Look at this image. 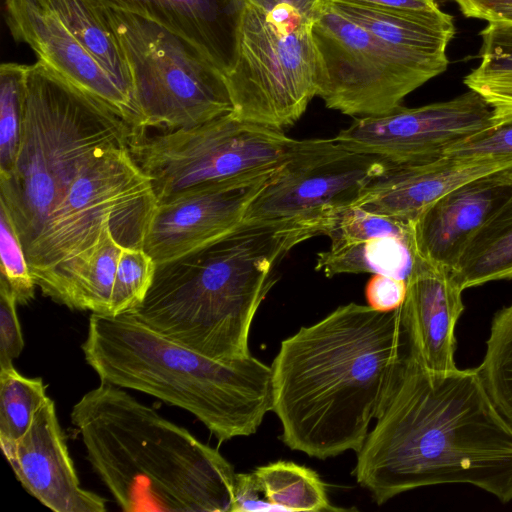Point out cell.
<instances>
[{
  "instance_id": "36",
  "label": "cell",
  "mask_w": 512,
  "mask_h": 512,
  "mask_svg": "<svg viewBox=\"0 0 512 512\" xmlns=\"http://www.w3.org/2000/svg\"><path fill=\"white\" fill-rule=\"evenodd\" d=\"M407 280L384 274H373L365 288L367 305L380 312H390L403 304Z\"/></svg>"
},
{
  "instance_id": "14",
  "label": "cell",
  "mask_w": 512,
  "mask_h": 512,
  "mask_svg": "<svg viewBox=\"0 0 512 512\" xmlns=\"http://www.w3.org/2000/svg\"><path fill=\"white\" fill-rule=\"evenodd\" d=\"M279 168L251 173L157 204L142 249L156 264H162L231 233L242 224L249 206Z\"/></svg>"
},
{
  "instance_id": "28",
  "label": "cell",
  "mask_w": 512,
  "mask_h": 512,
  "mask_svg": "<svg viewBox=\"0 0 512 512\" xmlns=\"http://www.w3.org/2000/svg\"><path fill=\"white\" fill-rule=\"evenodd\" d=\"M476 370L494 406L512 426V302L494 315Z\"/></svg>"
},
{
  "instance_id": "4",
  "label": "cell",
  "mask_w": 512,
  "mask_h": 512,
  "mask_svg": "<svg viewBox=\"0 0 512 512\" xmlns=\"http://www.w3.org/2000/svg\"><path fill=\"white\" fill-rule=\"evenodd\" d=\"M86 457L127 512H231L236 472L215 448L101 382L73 406Z\"/></svg>"
},
{
  "instance_id": "20",
  "label": "cell",
  "mask_w": 512,
  "mask_h": 512,
  "mask_svg": "<svg viewBox=\"0 0 512 512\" xmlns=\"http://www.w3.org/2000/svg\"><path fill=\"white\" fill-rule=\"evenodd\" d=\"M39 6L29 46L38 60L70 85L112 110L139 134L143 133L142 115L136 101L47 6Z\"/></svg>"
},
{
  "instance_id": "22",
  "label": "cell",
  "mask_w": 512,
  "mask_h": 512,
  "mask_svg": "<svg viewBox=\"0 0 512 512\" xmlns=\"http://www.w3.org/2000/svg\"><path fill=\"white\" fill-rule=\"evenodd\" d=\"M326 1L376 37L404 51L446 54V48L455 34L452 16L440 8L435 11L409 12Z\"/></svg>"
},
{
  "instance_id": "26",
  "label": "cell",
  "mask_w": 512,
  "mask_h": 512,
  "mask_svg": "<svg viewBox=\"0 0 512 512\" xmlns=\"http://www.w3.org/2000/svg\"><path fill=\"white\" fill-rule=\"evenodd\" d=\"M264 500L273 511H342L334 507L317 472L291 461H276L253 472Z\"/></svg>"
},
{
  "instance_id": "5",
  "label": "cell",
  "mask_w": 512,
  "mask_h": 512,
  "mask_svg": "<svg viewBox=\"0 0 512 512\" xmlns=\"http://www.w3.org/2000/svg\"><path fill=\"white\" fill-rule=\"evenodd\" d=\"M82 351L100 382L154 396L201 421L219 442L254 434L272 410V369L252 356L221 361L128 312L91 314Z\"/></svg>"
},
{
  "instance_id": "19",
  "label": "cell",
  "mask_w": 512,
  "mask_h": 512,
  "mask_svg": "<svg viewBox=\"0 0 512 512\" xmlns=\"http://www.w3.org/2000/svg\"><path fill=\"white\" fill-rule=\"evenodd\" d=\"M148 19L199 49L225 76L239 49L245 0H98Z\"/></svg>"
},
{
  "instance_id": "37",
  "label": "cell",
  "mask_w": 512,
  "mask_h": 512,
  "mask_svg": "<svg viewBox=\"0 0 512 512\" xmlns=\"http://www.w3.org/2000/svg\"><path fill=\"white\" fill-rule=\"evenodd\" d=\"M6 22L13 39L28 46L40 6L39 0H5Z\"/></svg>"
},
{
  "instance_id": "24",
  "label": "cell",
  "mask_w": 512,
  "mask_h": 512,
  "mask_svg": "<svg viewBox=\"0 0 512 512\" xmlns=\"http://www.w3.org/2000/svg\"><path fill=\"white\" fill-rule=\"evenodd\" d=\"M39 4L47 6L73 37L101 63L120 87L135 100L128 64L114 29L99 1L39 0Z\"/></svg>"
},
{
  "instance_id": "16",
  "label": "cell",
  "mask_w": 512,
  "mask_h": 512,
  "mask_svg": "<svg viewBox=\"0 0 512 512\" xmlns=\"http://www.w3.org/2000/svg\"><path fill=\"white\" fill-rule=\"evenodd\" d=\"M511 196L512 166L451 189L412 222L416 255L452 271L471 238Z\"/></svg>"
},
{
  "instance_id": "12",
  "label": "cell",
  "mask_w": 512,
  "mask_h": 512,
  "mask_svg": "<svg viewBox=\"0 0 512 512\" xmlns=\"http://www.w3.org/2000/svg\"><path fill=\"white\" fill-rule=\"evenodd\" d=\"M394 164L344 149L334 138L279 168L251 203L243 224L328 221L353 204L374 178Z\"/></svg>"
},
{
  "instance_id": "15",
  "label": "cell",
  "mask_w": 512,
  "mask_h": 512,
  "mask_svg": "<svg viewBox=\"0 0 512 512\" xmlns=\"http://www.w3.org/2000/svg\"><path fill=\"white\" fill-rule=\"evenodd\" d=\"M3 454L24 489L50 510L106 511V499L81 487L49 396L28 431Z\"/></svg>"
},
{
  "instance_id": "29",
  "label": "cell",
  "mask_w": 512,
  "mask_h": 512,
  "mask_svg": "<svg viewBox=\"0 0 512 512\" xmlns=\"http://www.w3.org/2000/svg\"><path fill=\"white\" fill-rule=\"evenodd\" d=\"M28 66L3 63L0 67V178L13 171L21 144Z\"/></svg>"
},
{
  "instance_id": "9",
  "label": "cell",
  "mask_w": 512,
  "mask_h": 512,
  "mask_svg": "<svg viewBox=\"0 0 512 512\" xmlns=\"http://www.w3.org/2000/svg\"><path fill=\"white\" fill-rule=\"evenodd\" d=\"M102 7L128 64L144 132L191 128L233 112L226 76L199 49L148 19Z\"/></svg>"
},
{
  "instance_id": "7",
  "label": "cell",
  "mask_w": 512,
  "mask_h": 512,
  "mask_svg": "<svg viewBox=\"0 0 512 512\" xmlns=\"http://www.w3.org/2000/svg\"><path fill=\"white\" fill-rule=\"evenodd\" d=\"M328 139L298 140L229 113L191 128L138 134L130 153L157 204L251 173L279 168Z\"/></svg>"
},
{
  "instance_id": "27",
  "label": "cell",
  "mask_w": 512,
  "mask_h": 512,
  "mask_svg": "<svg viewBox=\"0 0 512 512\" xmlns=\"http://www.w3.org/2000/svg\"><path fill=\"white\" fill-rule=\"evenodd\" d=\"M40 377H26L14 366L0 368V444L3 453L28 431L48 398Z\"/></svg>"
},
{
  "instance_id": "11",
  "label": "cell",
  "mask_w": 512,
  "mask_h": 512,
  "mask_svg": "<svg viewBox=\"0 0 512 512\" xmlns=\"http://www.w3.org/2000/svg\"><path fill=\"white\" fill-rule=\"evenodd\" d=\"M318 91L325 106L352 117L386 114L449 64L446 54L393 47L323 0L311 22Z\"/></svg>"
},
{
  "instance_id": "39",
  "label": "cell",
  "mask_w": 512,
  "mask_h": 512,
  "mask_svg": "<svg viewBox=\"0 0 512 512\" xmlns=\"http://www.w3.org/2000/svg\"><path fill=\"white\" fill-rule=\"evenodd\" d=\"M469 18L490 21L498 13L512 9V0H455Z\"/></svg>"
},
{
  "instance_id": "10",
  "label": "cell",
  "mask_w": 512,
  "mask_h": 512,
  "mask_svg": "<svg viewBox=\"0 0 512 512\" xmlns=\"http://www.w3.org/2000/svg\"><path fill=\"white\" fill-rule=\"evenodd\" d=\"M156 205L150 180L129 148L97 154L80 170L26 249L32 276L89 249L108 227L121 246L142 248Z\"/></svg>"
},
{
  "instance_id": "17",
  "label": "cell",
  "mask_w": 512,
  "mask_h": 512,
  "mask_svg": "<svg viewBox=\"0 0 512 512\" xmlns=\"http://www.w3.org/2000/svg\"><path fill=\"white\" fill-rule=\"evenodd\" d=\"M462 292L451 271L415 256L399 309L411 353L431 371L457 368L455 328L465 308Z\"/></svg>"
},
{
  "instance_id": "6",
  "label": "cell",
  "mask_w": 512,
  "mask_h": 512,
  "mask_svg": "<svg viewBox=\"0 0 512 512\" xmlns=\"http://www.w3.org/2000/svg\"><path fill=\"white\" fill-rule=\"evenodd\" d=\"M138 134L42 61L28 66L20 148L11 174L0 178V203L24 251L80 170L107 149L129 148Z\"/></svg>"
},
{
  "instance_id": "25",
  "label": "cell",
  "mask_w": 512,
  "mask_h": 512,
  "mask_svg": "<svg viewBox=\"0 0 512 512\" xmlns=\"http://www.w3.org/2000/svg\"><path fill=\"white\" fill-rule=\"evenodd\" d=\"M451 275L463 291L512 279V196L471 238Z\"/></svg>"
},
{
  "instance_id": "3",
  "label": "cell",
  "mask_w": 512,
  "mask_h": 512,
  "mask_svg": "<svg viewBox=\"0 0 512 512\" xmlns=\"http://www.w3.org/2000/svg\"><path fill=\"white\" fill-rule=\"evenodd\" d=\"M324 229L322 221L242 223L203 248L156 264L144 299L127 312L210 358H246L251 325L276 282V267Z\"/></svg>"
},
{
  "instance_id": "35",
  "label": "cell",
  "mask_w": 512,
  "mask_h": 512,
  "mask_svg": "<svg viewBox=\"0 0 512 512\" xmlns=\"http://www.w3.org/2000/svg\"><path fill=\"white\" fill-rule=\"evenodd\" d=\"M17 305L11 290L0 283V368L13 366L24 348Z\"/></svg>"
},
{
  "instance_id": "30",
  "label": "cell",
  "mask_w": 512,
  "mask_h": 512,
  "mask_svg": "<svg viewBox=\"0 0 512 512\" xmlns=\"http://www.w3.org/2000/svg\"><path fill=\"white\" fill-rule=\"evenodd\" d=\"M0 283L13 293L19 305L35 295L36 283L22 241L6 207L0 203Z\"/></svg>"
},
{
  "instance_id": "33",
  "label": "cell",
  "mask_w": 512,
  "mask_h": 512,
  "mask_svg": "<svg viewBox=\"0 0 512 512\" xmlns=\"http://www.w3.org/2000/svg\"><path fill=\"white\" fill-rule=\"evenodd\" d=\"M480 36L481 63L471 72L482 76L512 72V22L489 21Z\"/></svg>"
},
{
  "instance_id": "40",
  "label": "cell",
  "mask_w": 512,
  "mask_h": 512,
  "mask_svg": "<svg viewBox=\"0 0 512 512\" xmlns=\"http://www.w3.org/2000/svg\"><path fill=\"white\" fill-rule=\"evenodd\" d=\"M358 4L378 9L427 12L438 10L435 0H331Z\"/></svg>"
},
{
  "instance_id": "34",
  "label": "cell",
  "mask_w": 512,
  "mask_h": 512,
  "mask_svg": "<svg viewBox=\"0 0 512 512\" xmlns=\"http://www.w3.org/2000/svg\"><path fill=\"white\" fill-rule=\"evenodd\" d=\"M464 84L492 107L495 124L512 118V72L485 76L470 72Z\"/></svg>"
},
{
  "instance_id": "41",
  "label": "cell",
  "mask_w": 512,
  "mask_h": 512,
  "mask_svg": "<svg viewBox=\"0 0 512 512\" xmlns=\"http://www.w3.org/2000/svg\"><path fill=\"white\" fill-rule=\"evenodd\" d=\"M265 10H272L280 6H288L298 11L303 16L313 19L320 10L323 0H245Z\"/></svg>"
},
{
  "instance_id": "13",
  "label": "cell",
  "mask_w": 512,
  "mask_h": 512,
  "mask_svg": "<svg viewBox=\"0 0 512 512\" xmlns=\"http://www.w3.org/2000/svg\"><path fill=\"white\" fill-rule=\"evenodd\" d=\"M493 125L492 107L469 89L451 100L357 117L334 139L348 151L405 165L444 156L452 146Z\"/></svg>"
},
{
  "instance_id": "1",
  "label": "cell",
  "mask_w": 512,
  "mask_h": 512,
  "mask_svg": "<svg viewBox=\"0 0 512 512\" xmlns=\"http://www.w3.org/2000/svg\"><path fill=\"white\" fill-rule=\"evenodd\" d=\"M375 419L353 474L378 505L440 484L512 500V426L476 368L431 371L410 350Z\"/></svg>"
},
{
  "instance_id": "32",
  "label": "cell",
  "mask_w": 512,
  "mask_h": 512,
  "mask_svg": "<svg viewBox=\"0 0 512 512\" xmlns=\"http://www.w3.org/2000/svg\"><path fill=\"white\" fill-rule=\"evenodd\" d=\"M445 155L512 163V118L467 137Z\"/></svg>"
},
{
  "instance_id": "8",
  "label": "cell",
  "mask_w": 512,
  "mask_h": 512,
  "mask_svg": "<svg viewBox=\"0 0 512 512\" xmlns=\"http://www.w3.org/2000/svg\"><path fill=\"white\" fill-rule=\"evenodd\" d=\"M311 22L288 6L246 2L237 61L226 76L234 116L278 130L302 117L318 91Z\"/></svg>"
},
{
  "instance_id": "38",
  "label": "cell",
  "mask_w": 512,
  "mask_h": 512,
  "mask_svg": "<svg viewBox=\"0 0 512 512\" xmlns=\"http://www.w3.org/2000/svg\"><path fill=\"white\" fill-rule=\"evenodd\" d=\"M273 511L261 495L253 473H236L231 512Z\"/></svg>"
},
{
  "instance_id": "31",
  "label": "cell",
  "mask_w": 512,
  "mask_h": 512,
  "mask_svg": "<svg viewBox=\"0 0 512 512\" xmlns=\"http://www.w3.org/2000/svg\"><path fill=\"white\" fill-rule=\"evenodd\" d=\"M156 263L142 248L122 247L113 290L114 316L127 312L144 299Z\"/></svg>"
},
{
  "instance_id": "2",
  "label": "cell",
  "mask_w": 512,
  "mask_h": 512,
  "mask_svg": "<svg viewBox=\"0 0 512 512\" xmlns=\"http://www.w3.org/2000/svg\"><path fill=\"white\" fill-rule=\"evenodd\" d=\"M409 352L399 308L353 302L283 340L271 369L284 444L322 460L357 453Z\"/></svg>"
},
{
  "instance_id": "42",
  "label": "cell",
  "mask_w": 512,
  "mask_h": 512,
  "mask_svg": "<svg viewBox=\"0 0 512 512\" xmlns=\"http://www.w3.org/2000/svg\"><path fill=\"white\" fill-rule=\"evenodd\" d=\"M494 20H502V21L512 22V9L505 10V11L498 13L490 21H494Z\"/></svg>"
},
{
  "instance_id": "21",
  "label": "cell",
  "mask_w": 512,
  "mask_h": 512,
  "mask_svg": "<svg viewBox=\"0 0 512 512\" xmlns=\"http://www.w3.org/2000/svg\"><path fill=\"white\" fill-rule=\"evenodd\" d=\"M122 247L112 229L105 228L89 249L34 275L36 286L71 310L114 316L113 290Z\"/></svg>"
},
{
  "instance_id": "18",
  "label": "cell",
  "mask_w": 512,
  "mask_h": 512,
  "mask_svg": "<svg viewBox=\"0 0 512 512\" xmlns=\"http://www.w3.org/2000/svg\"><path fill=\"white\" fill-rule=\"evenodd\" d=\"M511 166L512 163L499 160L453 155L393 165L363 188L352 205L412 224L423 210L451 189Z\"/></svg>"
},
{
  "instance_id": "23",
  "label": "cell",
  "mask_w": 512,
  "mask_h": 512,
  "mask_svg": "<svg viewBox=\"0 0 512 512\" xmlns=\"http://www.w3.org/2000/svg\"><path fill=\"white\" fill-rule=\"evenodd\" d=\"M412 235H382L330 243L316 256L315 270L326 277L339 274H384L407 280L414 261Z\"/></svg>"
}]
</instances>
